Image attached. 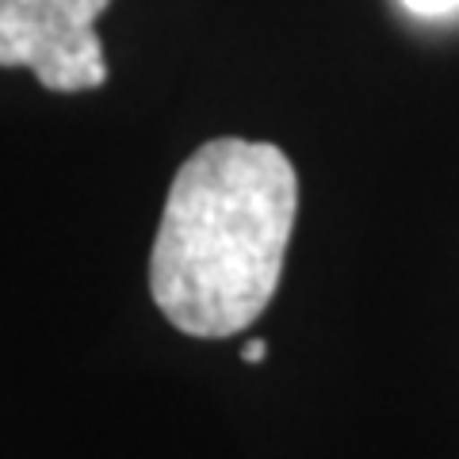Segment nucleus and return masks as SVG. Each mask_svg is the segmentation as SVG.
Segmentation results:
<instances>
[{
  "instance_id": "nucleus-1",
  "label": "nucleus",
  "mask_w": 459,
  "mask_h": 459,
  "mask_svg": "<svg viewBox=\"0 0 459 459\" xmlns=\"http://www.w3.org/2000/svg\"><path fill=\"white\" fill-rule=\"evenodd\" d=\"M299 177L272 142H204L169 184L150 295L188 337L222 341L272 303L295 234Z\"/></svg>"
},
{
  "instance_id": "nucleus-2",
  "label": "nucleus",
  "mask_w": 459,
  "mask_h": 459,
  "mask_svg": "<svg viewBox=\"0 0 459 459\" xmlns=\"http://www.w3.org/2000/svg\"><path fill=\"white\" fill-rule=\"evenodd\" d=\"M111 0H0V69H31L50 92H84L108 81L96 20Z\"/></svg>"
},
{
  "instance_id": "nucleus-3",
  "label": "nucleus",
  "mask_w": 459,
  "mask_h": 459,
  "mask_svg": "<svg viewBox=\"0 0 459 459\" xmlns=\"http://www.w3.org/2000/svg\"><path fill=\"white\" fill-rule=\"evenodd\" d=\"M410 12H418V16H444V12L459 8V0H402Z\"/></svg>"
},
{
  "instance_id": "nucleus-4",
  "label": "nucleus",
  "mask_w": 459,
  "mask_h": 459,
  "mask_svg": "<svg viewBox=\"0 0 459 459\" xmlns=\"http://www.w3.org/2000/svg\"><path fill=\"white\" fill-rule=\"evenodd\" d=\"M264 356H268V344L264 341H249L246 349H241V360H246V364H261Z\"/></svg>"
}]
</instances>
